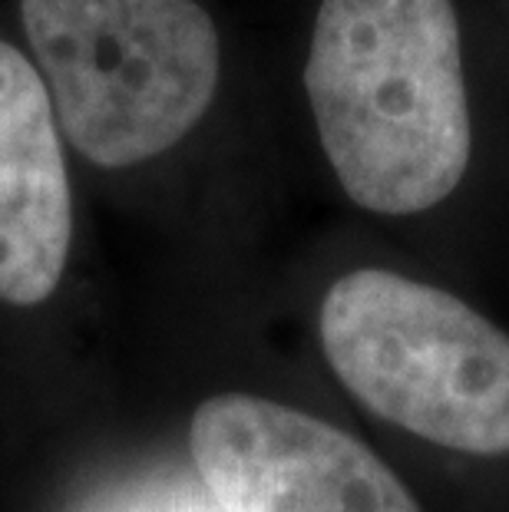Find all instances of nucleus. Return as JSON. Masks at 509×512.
Listing matches in <instances>:
<instances>
[{
  "mask_svg": "<svg viewBox=\"0 0 509 512\" xmlns=\"http://www.w3.org/2000/svg\"><path fill=\"white\" fill-rule=\"evenodd\" d=\"M305 90L354 205L417 215L460 185L473 126L453 0H321Z\"/></svg>",
  "mask_w": 509,
  "mask_h": 512,
  "instance_id": "f257e3e1",
  "label": "nucleus"
},
{
  "mask_svg": "<svg viewBox=\"0 0 509 512\" xmlns=\"http://www.w3.org/2000/svg\"><path fill=\"white\" fill-rule=\"evenodd\" d=\"M60 129L126 169L186 139L215 100L219 34L196 0H20Z\"/></svg>",
  "mask_w": 509,
  "mask_h": 512,
  "instance_id": "f03ea898",
  "label": "nucleus"
},
{
  "mask_svg": "<svg viewBox=\"0 0 509 512\" xmlns=\"http://www.w3.org/2000/svg\"><path fill=\"white\" fill-rule=\"evenodd\" d=\"M321 344L341 384L387 423L457 453H509V334L457 294L351 271L321 301Z\"/></svg>",
  "mask_w": 509,
  "mask_h": 512,
  "instance_id": "7ed1b4c3",
  "label": "nucleus"
},
{
  "mask_svg": "<svg viewBox=\"0 0 509 512\" xmlns=\"http://www.w3.org/2000/svg\"><path fill=\"white\" fill-rule=\"evenodd\" d=\"M189 450L222 512H424L361 440L265 397L205 400Z\"/></svg>",
  "mask_w": 509,
  "mask_h": 512,
  "instance_id": "20e7f679",
  "label": "nucleus"
},
{
  "mask_svg": "<svg viewBox=\"0 0 509 512\" xmlns=\"http://www.w3.org/2000/svg\"><path fill=\"white\" fill-rule=\"evenodd\" d=\"M73 195L40 70L0 40V301L37 308L60 288Z\"/></svg>",
  "mask_w": 509,
  "mask_h": 512,
  "instance_id": "39448f33",
  "label": "nucleus"
}]
</instances>
